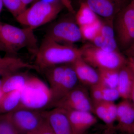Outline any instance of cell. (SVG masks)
I'll list each match as a JSON object with an SVG mask.
<instances>
[{"label":"cell","instance_id":"obj_1","mask_svg":"<svg viewBox=\"0 0 134 134\" xmlns=\"http://www.w3.org/2000/svg\"><path fill=\"white\" fill-rule=\"evenodd\" d=\"M35 64L40 71L57 65L71 64L81 57L80 48L45 37L36 53Z\"/></svg>","mask_w":134,"mask_h":134},{"label":"cell","instance_id":"obj_2","mask_svg":"<svg viewBox=\"0 0 134 134\" xmlns=\"http://www.w3.org/2000/svg\"><path fill=\"white\" fill-rule=\"evenodd\" d=\"M0 43L5 46L9 53L15 54L25 48L36 55L38 50L34 30L29 27L19 28L1 21Z\"/></svg>","mask_w":134,"mask_h":134},{"label":"cell","instance_id":"obj_3","mask_svg":"<svg viewBox=\"0 0 134 134\" xmlns=\"http://www.w3.org/2000/svg\"><path fill=\"white\" fill-rule=\"evenodd\" d=\"M63 7L59 0L39 1L15 18L20 24L34 30L55 19Z\"/></svg>","mask_w":134,"mask_h":134},{"label":"cell","instance_id":"obj_4","mask_svg":"<svg viewBox=\"0 0 134 134\" xmlns=\"http://www.w3.org/2000/svg\"><path fill=\"white\" fill-rule=\"evenodd\" d=\"M52 95L49 86L38 77L31 76L21 90V100L17 109L43 111L52 107Z\"/></svg>","mask_w":134,"mask_h":134},{"label":"cell","instance_id":"obj_5","mask_svg":"<svg viewBox=\"0 0 134 134\" xmlns=\"http://www.w3.org/2000/svg\"><path fill=\"white\" fill-rule=\"evenodd\" d=\"M81 57L87 63L97 69L119 70L127 64V58L120 51L109 52L86 43L80 48Z\"/></svg>","mask_w":134,"mask_h":134},{"label":"cell","instance_id":"obj_6","mask_svg":"<svg viewBox=\"0 0 134 134\" xmlns=\"http://www.w3.org/2000/svg\"><path fill=\"white\" fill-rule=\"evenodd\" d=\"M45 37L64 44L73 45L82 40L80 28L75 21L64 19L50 26Z\"/></svg>","mask_w":134,"mask_h":134},{"label":"cell","instance_id":"obj_7","mask_svg":"<svg viewBox=\"0 0 134 134\" xmlns=\"http://www.w3.org/2000/svg\"><path fill=\"white\" fill-rule=\"evenodd\" d=\"M115 17L114 29L117 42L121 47L130 48L134 44V9L129 4Z\"/></svg>","mask_w":134,"mask_h":134},{"label":"cell","instance_id":"obj_8","mask_svg":"<svg viewBox=\"0 0 134 134\" xmlns=\"http://www.w3.org/2000/svg\"><path fill=\"white\" fill-rule=\"evenodd\" d=\"M8 115L18 134H27L36 129L45 120L44 111L18 108Z\"/></svg>","mask_w":134,"mask_h":134},{"label":"cell","instance_id":"obj_9","mask_svg":"<svg viewBox=\"0 0 134 134\" xmlns=\"http://www.w3.org/2000/svg\"><path fill=\"white\" fill-rule=\"evenodd\" d=\"M55 107L93 113V103L90 94L83 86L79 85L58 100L54 105Z\"/></svg>","mask_w":134,"mask_h":134},{"label":"cell","instance_id":"obj_10","mask_svg":"<svg viewBox=\"0 0 134 134\" xmlns=\"http://www.w3.org/2000/svg\"><path fill=\"white\" fill-rule=\"evenodd\" d=\"M45 119L54 134H76L66 110L59 107L44 111Z\"/></svg>","mask_w":134,"mask_h":134},{"label":"cell","instance_id":"obj_11","mask_svg":"<svg viewBox=\"0 0 134 134\" xmlns=\"http://www.w3.org/2000/svg\"><path fill=\"white\" fill-rule=\"evenodd\" d=\"M97 15L111 21L125 7V0H83Z\"/></svg>","mask_w":134,"mask_h":134},{"label":"cell","instance_id":"obj_12","mask_svg":"<svg viewBox=\"0 0 134 134\" xmlns=\"http://www.w3.org/2000/svg\"><path fill=\"white\" fill-rule=\"evenodd\" d=\"M67 111L76 134H86L88 130L97 122V117L93 113L75 110Z\"/></svg>","mask_w":134,"mask_h":134},{"label":"cell","instance_id":"obj_13","mask_svg":"<svg viewBox=\"0 0 134 134\" xmlns=\"http://www.w3.org/2000/svg\"><path fill=\"white\" fill-rule=\"evenodd\" d=\"M71 64L79 82L83 85L90 87L99 82V77L98 70L85 61L82 57Z\"/></svg>","mask_w":134,"mask_h":134},{"label":"cell","instance_id":"obj_14","mask_svg":"<svg viewBox=\"0 0 134 134\" xmlns=\"http://www.w3.org/2000/svg\"><path fill=\"white\" fill-rule=\"evenodd\" d=\"M78 78L72 64H65V73L62 82L53 99L52 105L78 85Z\"/></svg>","mask_w":134,"mask_h":134},{"label":"cell","instance_id":"obj_15","mask_svg":"<svg viewBox=\"0 0 134 134\" xmlns=\"http://www.w3.org/2000/svg\"><path fill=\"white\" fill-rule=\"evenodd\" d=\"M31 76L20 71L10 74L1 78L0 92L2 94L21 90L27 83Z\"/></svg>","mask_w":134,"mask_h":134},{"label":"cell","instance_id":"obj_16","mask_svg":"<svg viewBox=\"0 0 134 134\" xmlns=\"http://www.w3.org/2000/svg\"><path fill=\"white\" fill-rule=\"evenodd\" d=\"M134 74L127 65L119 71L117 89L120 98L123 99H129L133 84Z\"/></svg>","mask_w":134,"mask_h":134},{"label":"cell","instance_id":"obj_17","mask_svg":"<svg viewBox=\"0 0 134 134\" xmlns=\"http://www.w3.org/2000/svg\"><path fill=\"white\" fill-rule=\"evenodd\" d=\"M117 125L115 128L134 122V106L129 99H123L117 104Z\"/></svg>","mask_w":134,"mask_h":134},{"label":"cell","instance_id":"obj_18","mask_svg":"<svg viewBox=\"0 0 134 134\" xmlns=\"http://www.w3.org/2000/svg\"><path fill=\"white\" fill-rule=\"evenodd\" d=\"M65 69V64L49 67L42 71L44 72L48 82L49 88L52 95V102L53 98L63 80Z\"/></svg>","mask_w":134,"mask_h":134},{"label":"cell","instance_id":"obj_19","mask_svg":"<svg viewBox=\"0 0 134 134\" xmlns=\"http://www.w3.org/2000/svg\"><path fill=\"white\" fill-rule=\"evenodd\" d=\"M21 97V90L14 91L0 96V114L11 112L18 108Z\"/></svg>","mask_w":134,"mask_h":134},{"label":"cell","instance_id":"obj_20","mask_svg":"<svg viewBox=\"0 0 134 134\" xmlns=\"http://www.w3.org/2000/svg\"><path fill=\"white\" fill-rule=\"evenodd\" d=\"M99 20L98 16L86 3L82 1L75 17V21L79 27L93 24Z\"/></svg>","mask_w":134,"mask_h":134},{"label":"cell","instance_id":"obj_21","mask_svg":"<svg viewBox=\"0 0 134 134\" xmlns=\"http://www.w3.org/2000/svg\"><path fill=\"white\" fill-rule=\"evenodd\" d=\"M99 77V82L111 88H117L119 70L114 69H97Z\"/></svg>","mask_w":134,"mask_h":134},{"label":"cell","instance_id":"obj_22","mask_svg":"<svg viewBox=\"0 0 134 134\" xmlns=\"http://www.w3.org/2000/svg\"><path fill=\"white\" fill-rule=\"evenodd\" d=\"M102 21L100 19L93 24L79 27L82 39L91 42L99 32Z\"/></svg>","mask_w":134,"mask_h":134},{"label":"cell","instance_id":"obj_23","mask_svg":"<svg viewBox=\"0 0 134 134\" xmlns=\"http://www.w3.org/2000/svg\"><path fill=\"white\" fill-rule=\"evenodd\" d=\"M3 6L7 8L15 18L26 9L21 0H2Z\"/></svg>","mask_w":134,"mask_h":134},{"label":"cell","instance_id":"obj_24","mask_svg":"<svg viewBox=\"0 0 134 134\" xmlns=\"http://www.w3.org/2000/svg\"><path fill=\"white\" fill-rule=\"evenodd\" d=\"M0 134H18L8 113L0 114Z\"/></svg>","mask_w":134,"mask_h":134},{"label":"cell","instance_id":"obj_25","mask_svg":"<svg viewBox=\"0 0 134 134\" xmlns=\"http://www.w3.org/2000/svg\"><path fill=\"white\" fill-rule=\"evenodd\" d=\"M102 85L103 101L114 102L120 98L119 93L117 88H110L104 86L102 84Z\"/></svg>","mask_w":134,"mask_h":134},{"label":"cell","instance_id":"obj_26","mask_svg":"<svg viewBox=\"0 0 134 134\" xmlns=\"http://www.w3.org/2000/svg\"><path fill=\"white\" fill-rule=\"evenodd\" d=\"M107 113V109L105 101L93 103V114L104 122L106 118Z\"/></svg>","mask_w":134,"mask_h":134},{"label":"cell","instance_id":"obj_27","mask_svg":"<svg viewBox=\"0 0 134 134\" xmlns=\"http://www.w3.org/2000/svg\"><path fill=\"white\" fill-rule=\"evenodd\" d=\"M91 98L93 103L103 101V85L100 83L96 84L90 87Z\"/></svg>","mask_w":134,"mask_h":134},{"label":"cell","instance_id":"obj_28","mask_svg":"<svg viewBox=\"0 0 134 134\" xmlns=\"http://www.w3.org/2000/svg\"><path fill=\"white\" fill-rule=\"evenodd\" d=\"M27 134H54L45 120L38 127Z\"/></svg>","mask_w":134,"mask_h":134},{"label":"cell","instance_id":"obj_29","mask_svg":"<svg viewBox=\"0 0 134 134\" xmlns=\"http://www.w3.org/2000/svg\"><path fill=\"white\" fill-rule=\"evenodd\" d=\"M115 129L116 130L119 131L121 133L134 134V122L129 126L119 127L117 128H115Z\"/></svg>","mask_w":134,"mask_h":134},{"label":"cell","instance_id":"obj_30","mask_svg":"<svg viewBox=\"0 0 134 134\" xmlns=\"http://www.w3.org/2000/svg\"><path fill=\"white\" fill-rule=\"evenodd\" d=\"M130 53V55L127 58L126 65L134 74V53Z\"/></svg>","mask_w":134,"mask_h":134},{"label":"cell","instance_id":"obj_31","mask_svg":"<svg viewBox=\"0 0 134 134\" xmlns=\"http://www.w3.org/2000/svg\"><path fill=\"white\" fill-rule=\"evenodd\" d=\"M64 7L71 14H74L75 10L70 0H60Z\"/></svg>","mask_w":134,"mask_h":134},{"label":"cell","instance_id":"obj_32","mask_svg":"<svg viewBox=\"0 0 134 134\" xmlns=\"http://www.w3.org/2000/svg\"><path fill=\"white\" fill-rule=\"evenodd\" d=\"M116 130L115 126L107 127V129L104 134H115V132Z\"/></svg>","mask_w":134,"mask_h":134},{"label":"cell","instance_id":"obj_33","mask_svg":"<svg viewBox=\"0 0 134 134\" xmlns=\"http://www.w3.org/2000/svg\"><path fill=\"white\" fill-rule=\"evenodd\" d=\"M129 100H131L134 106V78L133 84V87H132V91H131V94H130Z\"/></svg>","mask_w":134,"mask_h":134},{"label":"cell","instance_id":"obj_34","mask_svg":"<svg viewBox=\"0 0 134 134\" xmlns=\"http://www.w3.org/2000/svg\"><path fill=\"white\" fill-rule=\"evenodd\" d=\"M0 52H5L7 53V50L5 48V46L1 43H0Z\"/></svg>","mask_w":134,"mask_h":134},{"label":"cell","instance_id":"obj_35","mask_svg":"<svg viewBox=\"0 0 134 134\" xmlns=\"http://www.w3.org/2000/svg\"><path fill=\"white\" fill-rule=\"evenodd\" d=\"M34 1V0H21L22 2L26 7L31 3L32 2Z\"/></svg>","mask_w":134,"mask_h":134},{"label":"cell","instance_id":"obj_36","mask_svg":"<svg viewBox=\"0 0 134 134\" xmlns=\"http://www.w3.org/2000/svg\"><path fill=\"white\" fill-rule=\"evenodd\" d=\"M7 57H3V58H1L0 57V64L2 63H3L4 62L7 60Z\"/></svg>","mask_w":134,"mask_h":134},{"label":"cell","instance_id":"obj_37","mask_svg":"<svg viewBox=\"0 0 134 134\" xmlns=\"http://www.w3.org/2000/svg\"><path fill=\"white\" fill-rule=\"evenodd\" d=\"M3 6V3L2 0H0V14H1Z\"/></svg>","mask_w":134,"mask_h":134},{"label":"cell","instance_id":"obj_38","mask_svg":"<svg viewBox=\"0 0 134 134\" xmlns=\"http://www.w3.org/2000/svg\"><path fill=\"white\" fill-rule=\"evenodd\" d=\"M129 52L130 53H134V44L129 48Z\"/></svg>","mask_w":134,"mask_h":134},{"label":"cell","instance_id":"obj_39","mask_svg":"<svg viewBox=\"0 0 134 134\" xmlns=\"http://www.w3.org/2000/svg\"><path fill=\"white\" fill-rule=\"evenodd\" d=\"M130 4L132 6V8H133V9H134V0H132V2H131V3H130Z\"/></svg>","mask_w":134,"mask_h":134},{"label":"cell","instance_id":"obj_40","mask_svg":"<svg viewBox=\"0 0 134 134\" xmlns=\"http://www.w3.org/2000/svg\"><path fill=\"white\" fill-rule=\"evenodd\" d=\"M121 134H132L128 133H121Z\"/></svg>","mask_w":134,"mask_h":134}]
</instances>
